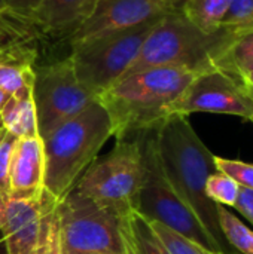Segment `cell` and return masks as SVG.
Instances as JSON below:
<instances>
[{
  "mask_svg": "<svg viewBox=\"0 0 253 254\" xmlns=\"http://www.w3.org/2000/svg\"><path fill=\"white\" fill-rule=\"evenodd\" d=\"M163 170L179 198L194 211L206 231L231 254V247L219 226L218 205L206 195L207 179L216 173L215 155L201 141L188 116L173 113L155 129Z\"/></svg>",
  "mask_w": 253,
  "mask_h": 254,
  "instance_id": "obj_1",
  "label": "cell"
},
{
  "mask_svg": "<svg viewBox=\"0 0 253 254\" xmlns=\"http://www.w3.org/2000/svg\"><path fill=\"white\" fill-rule=\"evenodd\" d=\"M197 74L183 67H151L121 77L97 98L110 118L113 137L157 128Z\"/></svg>",
  "mask_w": 253,
  "mask_h": 254,
  "instance_id": "obj_2",
  "label": "cell"
},
{
  "mask_svg": "<svg viewBox=\"0 0 253 254\" xmlns=\"http://www.w3.org/2000/svg\"><path fill=\"white\" fill-rule=\"evenodd\" d=\"M110 137L112 122L98 100L46 134L45 190L57 201L66 198Z\"/></svg>",
  "mask_w": 253,
  "mask_h": 254,
  "instance_id": "obj_3",
  "label": "cell"
},
{
  "mask_svg": "<svg viewBox=\"0 0 253 254\" xmlns=\"http://www.w3.org/2000/svg\"><path fill=\"white\" fill-rule=\"evenodd\" d=\"M233 34L234 30L228 27L207 33L182 10L170 12L152 28L124 76L151 67H183L195 73L213 68L215 58Z\"/></svg>",
  "mask_w": 253,
  "mask_h": 254,
  "instance_id": "obj_4",
  "label": "cell"
},
{
  "mask_svg": "<svg viewBox=\"0 0 253 254\" xmlns=\"http://www.w3.org/2000/svg\"><path fill=\"white\" fill-rule=\"evenodd\" d=\"M155 129L152 128L131 135L139 141L143 171L136 211L145 219L170 228L212 253H224L222 247L206 231L194 211L171 188L160 159Z\"/></svg>",
  "mask_w": 253,
  "mask_h": 254,
  "instance_id": "obj_5",
  "label": "cell"
},
{
  "mask_svg": "<svg viewBox=\"0 0 253 254\" xmlns=\"http://www.w3.org/2000/svg\"><path fill=\"white\" fill-rule=\"evenodd\" d=\"M142 176L139 141L128 137L116 140L107 155L95 158L73 189L119 217H128L139 205Z\"/></svg>",
  "mask_w": 253,
  "mask_h": 254,
  "instance_id": "obj_6",
  "label": "cell"
},
{
  "mask_svg": "<svg viewBox=\"0 0 253 254\" xmlns=\"http://www.w3.org/2000/svg\"><path fill=\"white\" fill-rule=\"evenodd\" d=\"M160 19L72 46L69 57L78 80L98 98L127 73Z\"/></svg>",
  "mask_w": 253,
  "mask_h": 254,
  "instance_id": "obj_7",
  "label": "cell"
},
{
  "mask_svg": "<svg viewBox=\"0 0 253 254\" xmlns=\"http://www.w3.org/2000/svg\"><path fill=\"white\" fill-rule=\"evenodd\" d=\"M58 217L64 254H127V217L100 207L75 189L60 201Z\"/></svg>",
  "mask_w": 253,
  "mask_h": 254,
  "instance_id": "obj_8",
  "label": "cell"
},
{
  "mask_svg": "<svg viewBox=\"0 0 253 254\" xmlns=\"http://www.w3.org/2000/svg\"><path fill=\"white\" fill-rule=\"evenodd\" d=\"M95 100L97 97L78 80L70 57L36 65L33 103L40 138Z\"/></svg>",
  "mask_w": 253,
  "mask_h": 254,
  "instance_id": "obj_9",
  "label": "cell"
},
{
  "mask_svg": "<svg viewBox=\"0 0 253 254\" xmlns=\"http://www.w3.org/2000/svg\"><path fill=\"white\" fill-rule=\"evenodd\" d=\"M173 113L185 116L191 113L233 115L253 122V94L243 82L213 67L192 79L174 104Z\"/></svg>",
  "mask_w": 253,
  "mask_h": 254,
  "instance_id": "obj_10",
  "label": "cell"
},
{
  "mask_svg": "<svg viewBox=\"0 0 253 254\" xmlns=\"http://www.w3.org/2000/svg\"><path fill=\"white\" fill-rule=\"evenodd\" d=\"M170 12L179 10H173L157 0H100L94 13L69 39L70 46L134 28Z\"/></svg>",
  "mask_w": 253,
  "mask_h": 254,
  "instance_id": "obj_11",
  "label": "cell"
},
{
  "mask_svg": "<svg viewBox=\"0 0 253 254\" xmlns=\"http://www.w3.org/2000/svg\"><path fill=\"white\" fill-rule=\"evenodd\" d=\"M42 216V195L30 199L7 198L0 202V232L6 254H33L36 252Z\"/></svg>",
  "mask_w": 253,
  "mask_h": 254,
  "instance_id": "obj_12",
  "label": "cell"
},
{
  "mask_svg": "<svg viewBox=\"0 0 253 254\" xmlns=\"http://www.w3.org/2000/svg\"><path fill=\"white\" fill-rule=\"evenodd\" d=\"M45 150L39 135L16 138L9 179V198L30 199L43 192Z\"/></svg>",
  "mask_w": 253,
  "mask_h": 254,
  "instance_id": "obj_13",
  "label": "cell"
},
{
  "mask_svg": "<svg viewBox=\"0 0 253 254\" xmlns=\"http://www.w3.org/2000/svg\"><path fill=\"white\" fill-rule=\"evenodd\" d=\"M100 0H43L31 22L43 31L72 37L76 30L94 13Z\"/></svg>",
  "mask_w": 253,
  "mask_h": 254,
  "instance_id": "obj_14",
  "label": "cell"
},
{
  "mask_svg": "<svg viewBox=\"0 0 253 254\" xmlns=\"http://www.w3.org/2000/svg\"><path fill=\"white\" fill-rule=\"evenodd\" d=\"M34 52L21 46L0 48V89L10 97L25 98L33 94Z\"/></svg>",
  "mask_w": 253,
  "mask_h": 254,
  "instance_id": "obj_15",
  "label": "cell"
},
{
  "mask_svg": "<svg viewBox=\"0 0 253 254\" xmlns=\"http://www.w3.org/2000/svg\"><path fill=\"white\" fill-rule=\"evenodd\" d=\"M213 67L240 82L253 71V27L234 30V34L215 58Z\"/></svg>",
  "mask_w": 253,
  "mask_h": 254,
  "instance_id": "obj_16",
  "label": "cell"
},
{
  "mask_svg": "<svg viewBox=\"0 0 253 254\" xmlns=\"http://www.w3.org/2000/svg\"><path fill=\"white\" fill-rule=\"evenodd\" d=\"M0 124L9 134L15 135L16 138L39 135L33 94L25 98L9 97L0 110Z\"/></svg>",
  "mask_w": 253,
  "mask_h": 254,
  "instance_id": "obj_17",
  "label": "cell"
},
{
  "mask_svg": "<svg viewBox=\"0 0 253 254\" xmlns=\"http://www.w3.org/2000/svg\"><path fill=\"white\" fill-rule=\"evenodd\" d=\"M124 235L131 254H169L154 234L149 222L137 211L125 219Z\"/></svg>",
  "mask_w": 253,
  "mask_h": 254,
  "instance_id": "obj_18",
  "label": "cell"
},
{
  "mask_svg": "<svg viewBox=\"0 0 253 254\" xmlns=\"http://www.w3.org/2000/svg\"><path fill=\"white\" fill-rule=\"evenodd\" d=\"M42 198H43L42 228H40L39 243L34 254H64L61 244V232H60V217H58L60 201L51 196L45 189Z\"/></svg>",
  "mask_w": 253,
  "mask_h": 254,
  "instance_id": "obj_19",
  "label": "cell"
},
{
  "mask_svg": "<svg viewBox=\"0 0 253 254\" xmlns=\"http://www.w3.org/2000/svg\"><path fill=\"white\" fill-rule=\"evenodd\" d=\"M230 0H189L183 13L201 30L213 33L222 25Z\"/></svg>",
  "mask_w": 253,
  "mask_h": 254,
  "instance_id": "obj_20",
  "label": "cell"
},
{
  "mask_svg": "<svg viewBox=\"0 0 253 254\" xmlns=\"http://www.w3.org/2000/svg\"><path fill=\"white\" fill-rule=\"evenodd\" d=\"M219 226L228 246L242 254H253V231L237 219L227 207L218 205Z\"/></svg>",
  "mask_w": 253,
  "mask_h": 254,
  "instance_id": "obj_21",
  "label": "cell"
},
{
  "mask_svg": "<svg viewBox=\"0 0 253 254\" xmlns=\"http://www.w3.org/2000/svg\"><path fill=\"white\" fill-rule=\"evenodd\" d=\"M148 222L154 234L157 235V238L160 240V243L163 244V247L167 250L169 254H215L158 222H151V220Z\"/></svg>",
  "mask_w": 253,
  "mask_h": 254,
  "instance_id": "obj_22",
  "label": "cell"
},
{
  "mask_svg": "<svg viewBox=\"0 0 253 254\" xmlns=\"http://www.w3.org/2000/svg\"><path fill=\"white\" fill-rule=\"evenodd\" d=\"M240 186L224 173H213L206 183V195L216 205L234 207L239 196Z\"/></svg>",
  "mask_w": 253,
  "mask_h": 254,
  "instance_id": "obj_23",
  "label": "cell"
},
{
  "mask_svg": "<svg viewBox=\"0 0 253 254\" xmlns=\"http://www.w3.org/2000/svg\"><path fill=\"white\" fill-rule=\"evenodd\" d=\"M16 137L9 134L4 128L0 129V202L9 198V179L12 153Z\"/></svg>",
  "mask_w": 253,
  "mask_h": 254,
  "instance_id": "obj_24",
  "label": "cell"
},
{
  "mask_svg": "<svg viewBox=\"0 0 253 254\" xmlns=\"http://www.w3.org/2000/svg\"><path fill=\"white\" fill-rule=\"evenodd\" d=\"M215 165L219 173L231 177L240 188L253 190V164L215 156Z\"/></svg>",
  "mask_w": 253,
  "mask_h": 254,
  "instance_id": "obj_25",
  "label": "cell"
},
{
  "mask_svg": "<svg viewBox=\"0 0 253 254\" xmlns=\"http://www.w3.org/2000/svg\"><path fill=\"white\" fill-rule=\"evenodd\" d=\"M221 25L233 30L253 27V0H230Z\"/></svg>",
  "mask_w": 253,
  "mask_h": 254,
  "instance_id": "obj_26",
  "label": "cell"
},
{
  "mask_svg": "<svg viewBox=\"0 0 253 254\" xmlns=\"http://www.w3.org/2000/svg\"><path fill=\"white\" fill-rule=\"evenodd\" d=\"M43 0H3L7 16L31 22V18Z\"/></svg>",
  "mask_w": 253,
  "mask_h": 254,
  "instance_id": "obj_27",
  "label": "cell"
},
{
  "mask_svg": "<svg viewBox=\"0 0 253 254\" xmlns=\"http://www.w3.org/2000/svg\"><path fill=\"white\" fill-rule=\"evenodd\" d=\"M234 208L245 216L251 223L253 225V190L252 189H246V188H240L239 190V196L236 201Z\"/></svg>",
  "mask_w": 253,
  "mask_h": 254,
  "instance_id": "obj_28",
  "label": "cell"
},
{
  "mask_svg": "<svg viewBox=\"0 0 253 254\" xmlns=\"http://www.w3.org/2000/svg\"><path fill=\"white\" fill-rule=\"evenodd\" d=\"M157 1L166 4L167 7H170V9H173V10H182V12H183L186 3H188L189 0H157Z\"/></svg>",
  "mask_w": 253,
  "mask_h": 254,
  "instance_id": "obj_29",
  "label": "cell"
},
{
  "mask_svg": "<svg viewBox=\"0 0 253 254\" xmlns=\"http://www.w3.org/2000/svg\"><path fill=\"white\" fill-rule=\"evenodd\" d=\"M243 83L246 85V88H248V89H249V91L253 94V71L251 73V74H248V76L245 77Z\"/></svg>",
  "mask_w": 253,
  "mask_h": 254,
  "instance_id": "obj_30",
  "label": "cell"
},
{
  "mask_svg": "<svg viewBox=\"0 0 253 254\" xmlns=\"http://www.w3.org/2000/svg\"><path fill=\"white\" fill-rule=\"evenodd\" d=\"M9 97H10V95H7L4 91H1V89H0V110H1V109H3V106L6 104V101L9 100Z\"/></svg>",
  "mask_w": 253,
  "mask_h": 254,
  "instance_id": "obj_31",
  "label": "cell"
},
{
  "mask_svg": "<svg viewBox=\"0 0 253 254\" xmlns=\"http://www.w3.org/2000/svg\"><path fill=\"white\" fill-rule=\"evenodd\" d=\"M4 16H7V12H6V7H4L3 0H0V21H1Z\"/></svg>",
  "mask_w": 253,
  "mask_h": 254,
  "instance_id": "obj_32",
  "label": "cell"
},
{
  "mask_svg": "<svg viewBox=\"0 0 253 254\" xmlns=\"http://www.w3.org/2000/svg\"><path fill=\"white\" fill-rule=\"evenodd\" d=\"M127 254H131V252L128 250V247H127Z\"/></svg>",
  "mask_w": 253,
  "mask_h": 254,
  "instance_id": "obj_33",
  "label": "cell"
},
{
  "mask_svg": "<svg viewBox=\"0 0 253 254\" xmlns=\"http://www.w3.org/2000/svg\"><path fill=\"white\" fill-rule=\"evenodd\" d=\"M1 128H3V127H1V125H0V129H1Z\"/></svg>",
  "mask_w": 253,
  "mask_h": 254,
  "instance_id": "obj_34",
  "label": "cell"
},
{
  "mask_svg": "<svg viewBox=\"0 0 253 254\" xmlns=\"http://www.w3.org/2000/svg\"><path fill=\"white\" fill-rule=\"evenodd\" d=\"M215 254H224V253H215Z\"/></svg>",
  "mask_w": 253,
  "mask_h": 254,
  "instance_id": "obj_35",
  "label": "cell"
},
{
  "mask_svg": "<svg viewBox=\"0 0 253 254\" xmlns=\"http://www.w3.org/2000/svg\"><path fill=\"white\" fill-rule=\"evenodd\" d=\"M0 125H1V124H0Z\"/></svg>",
  "mask_w": 253,
  "mask_h": 254,
  "instance_id": "obj_36",
  "label": "cell"
},
{
  "mask_svg": "<svg viewBox=\"0 0 253 254\" xmlns=\"http://www.w3.org/2000/svg\"><path fill=\"white\" fill-rule=\"evenodd\" d=\"M33 254H34V253H33Z\"/></svg>",
  "mask_w": 253,
  "mask_h": 254,
  "instance_id": "obj_37",
  "label": "cell"
}]
</instances>
